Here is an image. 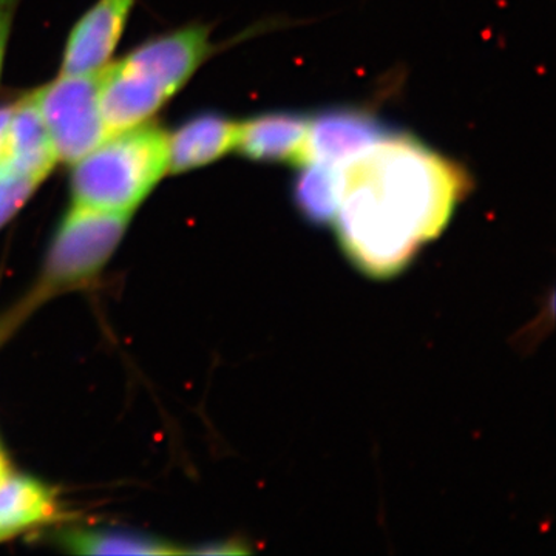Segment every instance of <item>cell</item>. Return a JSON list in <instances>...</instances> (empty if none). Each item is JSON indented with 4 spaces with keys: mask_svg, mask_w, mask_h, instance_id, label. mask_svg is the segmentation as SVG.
I'll return each instance as SVG.
<instances>
[{
    "mask_svg": "<svg viewBox=\"0 0 556 556\" xmlns=\"http://www.w3.org/2000/svg\"><path fill=\"white\" fill-rule=\"evenodd\" d=\"M339 175L332 225L346 257L375 278L407 268L471 189L459 163L399 131L339 164Z\"/></svg>",
    "mask_w": 556,
    "mask_h": 556,
    "instance_id": "6da1fadb",
    "label": "cell"
},
{
    "mask_svg": "<svg viewBox=\"0 0 556 556\" xmlns=\"http://www.w3.org/2000/svg\"><path fill=\"white\" fill-rule=\"evenodd\" d=\"M211 28L193 24L149 39L100 72L102 116L110 135L149 123L212 54Z\"/></svg>",
    "mask_w": 556,
    "mask_h": 556,
    "instance_id": "7a4b0ae2",
    "label": "cell"
},
{
    "mask_svg": "<svg viewBox=\"0 0 556 556\" xmlns=\"http://www.w3.org/2000/svg\"><path fill=\"white\" fill-rule=\"evenodd\" d=\"M169 134L149 123L110 135L73 163V204L134 214L169 172Z\"/></svg>",
    "mask_w": 556,
    "mask_h": 556,
    "instance_id": "3957f363",
    "label": "cell"
},
{
    "mask_svg": "<svg viewBox=\"0 0 556 556\" xmlns=\"http://www.w3.org/2000/svg\"><path fill=\"white\" fill-rule=\"evenodd\" d=\"M28 94L49 131L58 160L76 163L110 137L101 110L100 72L61 73Z\"/></svg>",
    "mask_w": 556,
    "mask_h": 556,
    "instance_id": "277c9868",
    "label": "cell"
},
{
    "mask_svg": "<svg viewBox=\"0 0 556 556\" xmlns=\"http://www.w3.org/2000/svg\"><path fill=\"white\" fill-rule=\"evenodd\" d=\"M130 217L72 204L51 240L43 287H75L97 276L118 248Z\"/></svg>",
    "mask_w": 556,
    "mask_h": 556,
    "instance_id": "5b68a950",
    "label": "cell"
},
{
    "mask_svg": "<svg viewBox=\"0 0 556 556\" xmlns=\"http://www.w3.org/2000/svg\"><path fill=\"white\" fill-rule=\"evenodd\" d=\"M396 131L369 109L324 110L309 116L308 163H345Z\"/></svg>",
    "mask_w": 556,
    "mask_h": 556,
    "instance_id": "8992f818",
    "label": "cell"
},
{
    "mask_svg": "<svg viewBox=\"0 0 556 556\" xmlns=\"http://www.w3.org/2000/svg\"><path fill=\"white\" fill-rule=\"evenodd\" d=\"M137 0H98L73 27L61 73L91 75L110 64Z\"/></svg>",
    "mask_w": 556,
    "mask_h": 556,
    "instance_id": "52a82bcc",
    "label": "cell"
},
{
    "mask_svg": "<svg viewBox=\"0 0 556 556\" xmlns=\"http://www.w3.org/2000/svg\"><path fill=\"white\" fill-rule=\"evenodd\" d=\"M309 116L299 112L260 113L240 121L236 150L254 163H308Z\"/></svg>",
    "mask_w": 556,
    "mask_h": 556,
    "instance_id": "ba28073f",
    "label": "cell"
},
{
    "mask_svg": "<svg viewBox=\"0 0 556 556\" xmlns=\"http://www.w3.org/2000/svg\"><path fill=\"white\" fill-rule=\"evenodd\" d=\"M240 121L204 112L182 123L169 138L170 174H188L222 160L236 150Z\"/></svg>",
    "mask_w": 556,
    "mask_h": 556,
    "instance_id": "9c48e42d",
    "label": "cell"
},
{
    "mask_svg": "<svg viewBox=\"0 0 556 556\" xmlns=\"http://www.w3.org/2000/svg\"><path fill=\"white\" fill-rule=\"evenodd\" d=\"M56 497L36 479L5 475L0 478V541L56 517Z\"/></svg>",
    "mask_w": 556,
    "mask_h": 556,
    "instance_id": "30bf717a",
    "label": "cell"
},
{
    "mask_svg": "<svg viewBox=\"0 0 556 556\" xmlns=\"http://www.w3.org/2000/svg\"><path fill=\"white\" fill-rule=\"evenodd\" d=\"M292 185V200L311 225L334 223L340 199L339 164L309 161L302 164Z\"/></svg>",
    "mask_w": 556,
    "mask_h": 556,
    "instance_id": "8fae6325",
    "label": "cell"
},
{
    "mask_svg": "<svg viewBox=\"0 0 556 556\" xmlns=\"http://www.w3.org/2000/svg\"><path fill=\"white\" fill-rule=\"evenodd\" d=\"M70 552L83 555H177L185 554L156 538L121 530H73L64 538Z\"/></svg>",
    "mask_w": 556,
    "mask_h": 556,
    "instance_id": "7c38bea8",
    "label": "cell"
},
{
    "mask_svg": "<svg viewBox=\"0 0 556 556\" xmlns=\"http://www.w3.org/2000/svg\"><path fill=\"white\" fill-rule=\"evenodd\" d=\"M40 185L42 182L28 175L11 156L7 127L0 139V228L25 206Z\"/></svg>",
    "mask_w": 556,
    "mask_h": 556,
    "instance_id": "4fadbf2b",
    "label": "cell"
},
{
    "mask_svg": "<svg viewBox=\"0 0 556 556\" xmlns=\"http://www.w3.org/2000/svg\"><path fill=\"white\" fill-rule=\"evenodd\" d=\"M20 5L21 0H0V73H2L3 58L9 46L14 16Z\"/></svg>",
    "mask_w": 556,
    "mask_h": 556,
    "instance_id": "5bb4252c",
    "label": "cell"
},
{
    "mask_svg": "<svg viewBox=\"0 0 556 556\" xmlns=\"http://www.w3.org/2000/svg\"><path fill=\"white\" fill-rule=\"evenodd\" d=\"M9 473V466H7L5 457L2 455V450H0V478L5 477Z\"/></svg>",
    "mask_w": 556,
    "mask_h": 556,
    "instance_id": "9a60e30c",
    "label": "cell"
}]
</instances>
